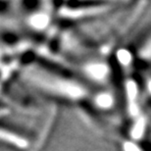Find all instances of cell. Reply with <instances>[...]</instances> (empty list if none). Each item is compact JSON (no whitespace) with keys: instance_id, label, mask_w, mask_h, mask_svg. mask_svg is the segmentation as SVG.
I'll list each match as a JSON object with an SVG mask.
<instances>
[{"instance_id":"cell-1","label":"cell","mask_w":151,"mask_h":151,"mask_svg":"<svg viewBox=\"0 0 151 151\" xmlns=\"http://www.w3.org/2000/svg\"><path fill=\"white\" fill-rule=\"evenodd\" d=\"M143 93H144V105L146 110L151 111V73L144 78L143 81Z\"/></svg>"}]
</instances>
